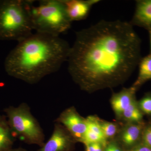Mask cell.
I'll list each match as a JSON object with an SVG mask.
<instances>
[{"label":"cell","instance_id":"1","mask_svg":"<svg viewBox=\"0 0 151 151\" xmlns=\"http://www.w3.org/2000/svg\"><path fill=\"white\" fill-rule=\"evenodd\" d=\"M140 41L130 23L102 20L76 32L68 70L81 90L92 93L124 83L140 61Z\"/></svg>","mask_w":151,"mask_h":151},{"label":"cell","instance_id":"2","mask_svg":"<svg viewBox=\"0 0 151 151\" xmlns=\"http://www.w3.org/2000/svg\"><path fill=\"white\" fill-rule=\"evenodd\" d=\"M70 47L59 36L36 32L19 42L5 62L6 73L29 84L59 70Z\"/></svg>","mask_w":151,"mask_h":151},{"label":"cell","instance_id":"3","mask_svg":"<svg viewBox=\"0 0 151 151\" xmlns=\"http://www.w3.org/2000/svg\"><path fill=\"white\" fill-rule=\"evenodd\" d=\"M34 30L59 36L70 28L72 22L66 12L63 0L24 1Z\"/></svg>","mask_w":151,"mask_h":151},{"label":"cell","instance_id":"4","mask_svg":"<svg viewBox=\"0 0 151 151\" xmlns=\"http://www.w3.org/2000/svg\"><path fill=\"white\" fill-rule=\"evenodd\" d=\"M34 30L24 1H0V40L20 42Z\"/></svg>","mask_w":151,"mask_h":151},{"label":"cell","instance_id":"5","mask_svg":"<svg viewBox=\"0 0 151 151\" xmlns=\"http://www.w3.org/2000/svg\"><path fill=\"white\" fill-rule=\"evenodd\" d=\"M4 111L15 138L28 145H37L40 147L44 145L45 136L43 130L27 104L23 103L17 107L9 106Z\"/></svg>","mask_w":151,"mask_h":151},{"label":"cell","instance_id":"6","mask_svg":"<svg viewBox=\"0 0 151 151\" xmlns=\"http://www.w3.org/2000/svg\"><path fill=\"white\" fill-rule=\"evenodd\" d=\"M54 122L61 124L76 142H81L87 128L86 119L78 114L74 107L63 111Z\"/></svg>","mask_w":151,"mask_h":151},{"label":"cell","instance_id":"7","mask_svg":"<svg viewBox=\"0 0 151 151\" xmlns=\"http://www.w3.org/2000/svg\"><path fill=\"white\" fill-rule=\"evenodd\" d=\"M75 142L64 127L55 122L51 137L37 151H69Z\"/></svg>","mask_w":151,"mask_h":151},{"label":"cell","instance_id":"8","mask_svg":"<svg viewBox=\"0 0 151 151\" xmlns=\"http://www.w3.org/2000/svg\"><path fill=\"white\" fill-rule=\"evenodd\" d=\"M66 12L71 22L86 19L91 8L98 0H63Z\"/></svg>","mask_w":151,"mask_h":151},{"label":"cell","instance_id":"9","mask_svg":"<svg viewBox=\"0 0 151 151\" xmlns=\"http://www.w3.org/2000/svg\"><path fill=\"white\" fill-rule=\"evenodd\" d=\"M86 132L81 142L84 145L93 143H99L106 146L107 139L105 138L100 123V119L93 116L86 118Z\"/></svg>","mask_w":151,"mask_h":151},{"label":"cell","instance_id":"10","mask_svg":"<svg viewBox=\"0 0 151 151\" xmlns=\"http://www.w3.org/2000/svg\"><path fill=\"white\" fill-rule=\"evenodd\" d=\"M136 87L134 86L124 88L121 92L114 94L111 98V104L113 111L118 117H122L124 111L134 101Z\"/></svg>","mask_w":151,"mask_h":151},{"label":"cell","instance_id":"11","mask_svg":"<svg viewBox=\"0 0 151 151\" xmlns=\"http://www.w3.org/2000/svg\"><path fill=\"white\" fill-rule=\"evenodd\" d=\"M151 29V0L138 1L132 23Z\"/></svg>","mask_w":151,"mask_h":151},{"label":"cell","instance_id":"12","mask_svg":"<svg viewBox=\"0 0 151 151\" xmlns=\"http://www.w3.org/2000/svg\"><path fill=\"white\" fill-rule=\"evenodd\" d=\"M15 138L6 116L0 115V151H8L12 149Z\"/></svg>","mask_w":151,"mask_h":151},{"label":"cell","instance_id":"13","mask_svg":"<svg viewBox=\"0 0 151 151\" xmlns=\"http://www.w3.org/2000/svg\"><path fill=\"white\" fill-rule=\"evenodd\" d=\"M142 130V126L139 124H128L123 128L119 137L124 145L132 146L139 139Z\"/></svg>","mask_w":151,"mask_h":151},{"label":"cell","instance_id":"14","mask_svg":"<svg viewBox=\"0 0 151 151\" xmlns=\"http://www.w3.org/2000/svg\"><path fill=\"white\" fill-rule=\"evenodd\" d=\"M137 80L134 86L137 88L142 82L151 78V54L141 60Z\"/></svg>","mask_w":151,"mask_h":151},{"label":"cell","instance_id":"15","mask_svg":"<svg viewBox=\"0 0 151 151\" xmlns=\"http://www.w3.org/2000/svg\"><path fill=\"white\" fill-rule=\"evenodd\" d=\"M122 117L131 123H138L142 120V114L135 100L124 111Z\"/></svg>","mask_w":151,"mask_h":151},{"label":"cell","instance_id":"16","mask_svg":"<svg viewBox=\"0 0 151 151\" xmlns=\"http://www.w3.org/2000/svg\"><path fill=\"white\" fill-rule=\"evenodd\" d=\"M101 129L105 138L107 139L114 137L118 132V126L116 124L100 120Z\"/></svg>","mask_w":151,"mask_h":151},{"label":"cell","instance_id":"17","mask_svg":"<svg viewBox=\"0 0 151 151\" xmlns=\"http://www.w3.org/2000/svg\"><path fill=\"white\" fill-rule=\"evenodd\" d=\"M139 108L146 114H151V96L144 97L140 102Z\"/></svg>","mask_w":151,"mask_h":151},{"label":"cell","instance_id":"18","mask_svg":"<svg viewBox=\"0 0 151 151\" xmlns=\"http://www.w3.org/2000/svg\"><path fill=\"white\" fill-rule=\"evenodd\" d=\"M143 141L144 145L151 148V126L147 127L143 132Z\"/></svg>","mask_w":151,"mask_h":151},{"label":"cell","instance_id":"19","mask_svg":"<svg viewBox=\"0 0 151 151\" xmlns=\"http://www.w3.org/2000/svg\"><path fill=\"white\" fill-rule=\"evenodd\" d=\"M104 151H122L120 147L115 142H111L105 148Z\"/></svg>","mask_w":151,"mask_h":151},{"label":"cell","instance_id":"20","mask_svg":"<svg viewBox=\"0 0 151 151\" xmlns=\"http://www.w3.org/2000/svg\"><path fill=\"white\" fill-rule=\"evenodd\" d=\"M130 151H151V148L144 145L133 149Z\"/></svg>","mask_w":151,"mask_h":151},{"label":"cell","instance_id":"21","mask_svg":"<svg viewBox=\"0 0 151 151\" xmlns=\"http://www.w3.org/2000/svg\"><path fill=\"white\" fill-rule=\"evenodd\" d=\"M103 147H104V146L102 144L99 143H96L95 144L94 151H103Z\"/></svg>","mask_w":151,"mask_h":151},{"label":"cell","instance_id":"22","mask_svg":"<svg viewBox=\"0 0 151 151\" xmlns=\"http://www.w3.org/2000/svg\"><path fill=\"white\" fill-rule=\"evenodd\" d=\"M8 151H27L25 149L22 148L21 147L18 148L16 149H12Z\"/></svg>","mask_w":151,"mask_h":151},{"label":"cell","instance_id":"23","mask_svg":"<svg viewBox=\"0 0 151 151\" xmlns=\"http://www.w3.org/2000/svg\"><path fill=\"white\" fill-rule=\"evenodd\" d=\"M149 32H150V46L151 50V29H150V31H149Z\"/></svg>","mask_w":151,"mask_h":151}]
</instances>
